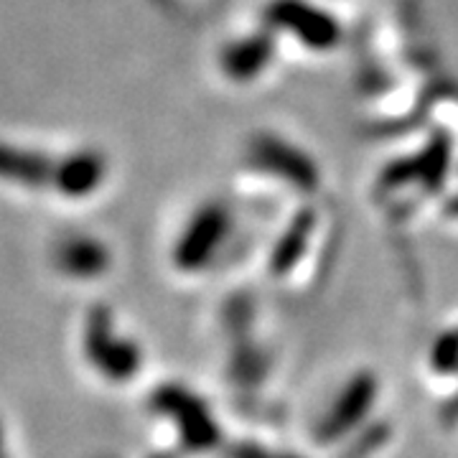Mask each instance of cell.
<instances>
[{
    "instance_id": "1",
    "label": "cell",
    "mask_w": 458,
    "mask_h": 458,
    "mask_svg": "<svg viewBox=\"0 0 458 458\" xmlns=\"http://www.w3.org/2000/svg\"><path fill=\"white\" fill-rule=\"evenodd\" d=\"M105 179L107 164L95 148L0 138V186L5 189L77 204L95 197Z\"/></svg>"
},
{
    "instance_id": "2",
    "label": "cell",
    "mask_w": 458,
    "mask_h": 458,
    "mask_svg": "<svg viewBox=\"0 0 458 458\" xmlns=\"http://www.w3.org/2000/svg\"><path fill=\"white\" fill-rule=\"evenodd\" d=\"M51 262L59 273H64L66 278H92V273H98L105 265V247L99 245L95 237H84V234H69L56 240L51 247Z\"/></svg>"
}]
</instances>
